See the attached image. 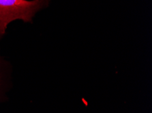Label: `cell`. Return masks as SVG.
Wrapping results in <instances>:
<instances>
[{"mask_svg": "<svg viewBox=\"0 0 152 113\" xmlns=\"http://www.w3.org/2000/svg\"><path fill=\"white\" fill-rule=\"evenodd\" d=\"M47 4V0H0V36L9 23L15 20L30 22L35 14Z\"/></svg>", "mask_w": 152, "mask_h": 113, "instance_id": "cell-1", "label": "cell"}]
</instances>
